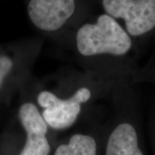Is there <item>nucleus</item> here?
<instances>
[{"label": "nucleus", "mask_w": 155, "mask_h": 155, "mask_svg": "<svg viewBox=\"0 0 155 155\" xmlns=\"http://www.w3.org/2000/svg\"><path fill=\"white\" fill-rule=\"evenodd\" d=\"M105 14L121 20L130 37H141L155 30V0H102Z\"/></svg>", "instance_id": "nucleus-2"}, {"label": "nucleus", "mask_w": 155, "mask_h": 155, "mask_svg": "<svg viewBox=\"0 0 155 155\" xmlns=\"http://www.w3.org/2000/svg\"><path fill=\"white\" fill-rule=\"evenodd\" d=\"M106 155H144L140 148L137 129L133 123L123 122L110 134Z\"/></svg>", "instance_id": "nucleus-6"}, {"label": "nucleus", "mask_w": 155, "mask_h": 155, "mask_svg": "<svg viewBox=\"0 0 155 155\" xmlns=\"http://www.w3.org/2000/svg\"><path fill=\"white\" fill-rule=\"evenodd\" d=\"M78 52L84 56L109 54H127L133 48V40L121 25L107 14L100 15L94 23H85L76 36Z\"/></svg>", "instance_id": "nucleus-1"}, {"label": "nucleus", "mask_w": 155, "mask_h": 155, "mask_svg": "<svg viewBox=\"0 0 155 155\" xmlns=\"http://www.w3.org/2000/svg\"><path fill=\"white\" fill-rule=\"evenodd\" d=\"M19 117L27 132V140L20 155H48L50 146L46 134L48 125L34 104L27 103L21 106Z\"/></svg>", "instance_id": "nucleus-5"}, {"label": "nucleus", "mask_w": 155, "mask_h": 155, "mask_svg": "<svg viewBox=\"0 0 155 155\" xmlns=\"http://www.w3.org/2000/svg\"><path fill=\"white\" fill-rule=\"evenodd\" d=\"M91 96L89 89L80 88L70 98L62 100L45 91L38 95L37 102L44 109L42 117L46 123L55 129H64L75 122L81 110V104L87 102Z\"/></svg>", "instance_id": "nucleus-3"}, {"label": "nucleus", "mask_w": 155, "mask_h": 155, "mask_svg": "<svg viewBox=\"0 0 155 155\" xmlns=\"http://www.w3.org/2000/svg\"><path fill=\"white\" fill-rule=\"evenodd\" d=\"M97 145L91 136L84 134L73 135L69 143L61 145L54 155H96Z\"/></svg>", "instance_id": "nucleus-7"}, {"label": "nucleus", "mask_w": 155, "mask_h": 155, "mask_svg": "<svg viewBox=\"0 0 155 155\" xmlns=\"http://www.w3.org/2000/svg\"><path fill=\"white\" fill-rule=\"evenodd\" d=\"M75 8V0H29L27 10L30 21L36 28L53 32L66 24Z\"/></svg>", "instance_id": "nucleus-4"}, {"label": "nucleus", "mask_w": 155, "mask_h": 155, "mask_svg": "<svg viewBox=\"0 0 155 155\" xmlns=\"http://www.w3.org/2000/svg\"><path fill=\"white\" fill-rule=\"evenodd\" d=\"M13 62L7 56L0 55V86L6 75L11 72Z\"/></svg>", "instance_id": "nucleus-8"}]
</instances>
